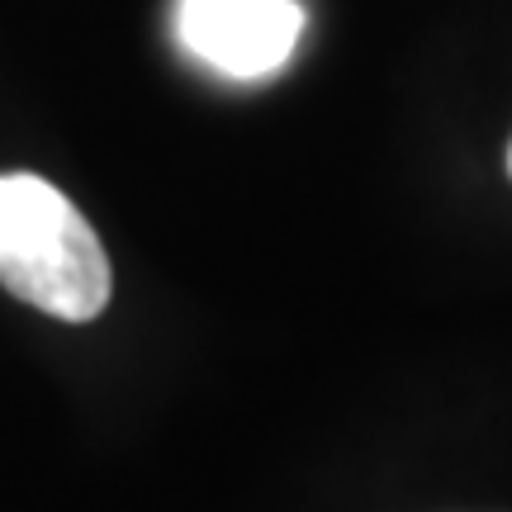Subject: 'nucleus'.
I'll return each instance as SVG.
<instances>
[{"label": "nucleus", "mask_w": 512, "mask_h": 512, "mask_svg": "<svg viewBox=\"0 0 512 512\" xmlns=\"http://www.w3.org/2000/svg\"><path fill=\"white\" fill-rule=\"evenodd\" d=\"M0 285L24 304L86 323L110 304V261L57 185L15 171L0 176Z\"/></svg>", "instance_id": "f257e3e1"}, {"label": "nucleus", "mask_w": 512, "mask_h": 512, "mask_svg": "<svg viewBox=\"0 0 512 512\" xmlns=\"http://www.w3.org/2000/svg\"><path fill=\"white\" fill-rule=\"evenodd\" d=\"M176 29L214 72L252 81L290 62L304 34V10L294 0H181Z\"/></svg>", "instance_id": "f03ea898"}, {"label": "nucleus", "mask_w": 512, "mask_h": 512, "mask_svg": "<svg viewBox=\"0 0 512 512\" xmlns=\"http://www.w3.org/2000/svg\"><path fill=\"white\" fill-rule=\"evenodd\" d=\"M508 171H512V152H508Z\"/></svg>", "instance_id": "7ed1b4c3"}]
</instances>
